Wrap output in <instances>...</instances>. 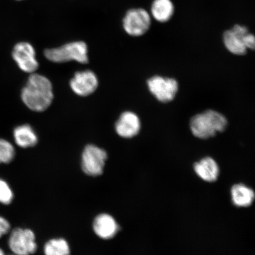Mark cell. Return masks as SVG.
I'll return each instance as SVG.
<instances>
[{"instance_id": "cell-1", "label": "cell", "mask_w": 255, "mask_h": 255, "mask_svg": "<svg viewBox=\"0 0 255 255\" xmlns=\"http://www.w3.org/2000/svg\"><path fill=\"white\" fill-rule=\"evenodd\" d=\"M21 97L31 111L43 112L50 106L53 100L52 83L45 76L33 73L22 89Z\"/></svg>"}, {"instance_id": "cell-2", "label": "cell", "mask_w": 255, "mask_h": 255, "mask_svg": "<svg viewBox=\"0 0 255 255\" xmlns=\"http://www.w3.org/2000/svg\"><path fill=\"white\" fill-rule=\"evenodd\" d=\"M228 121L219 112L209 110L196 115L190 121V128L197 138L207 139L215 136L217 133L225 131Z\"/></svg>"}, {"instance_id": "cell-3", "label": "cell", "mask_w": 255, "mask_h": 255, "mask_svg": "<svg viewBox=\"0 0 255 255\" xmlns=\"http://www.w3.org/2000/svg\"><path fill=\"white\" fill-rule=\"evenodd\" d=\"M87 43L82 41H72L64 45L44 50V55L50 61L65 63L76 61L86 64L89 62Z\"/></svg>"}, {"instance_id": "cell-4", "label": "cell", "mask_w": 255, "mask_h": 255, "mask_svg": "<svg viewBox=\"0 0 255 255\" xmlns=\"http://www.w3.org/2000/svg\"><path fill=\"white\" fill-rule=\"evenodd\" d=\"M151 24L150 14L145 9L142 8L129 9L123 20L124 31L132 37L143 36L148 31Z\"/></svg>"}, {"instance_id": "cell-5", "label": "cell", "mask_w": 255, "mask_h": 255, "mask_svg": "<svg viewBox=\"0 0 255 255\" xmlns=\"http://www.w3.org/2000/svg\"><path fill=\"white\" fill-rule=\"evenodd\" d=\"M150 93L159 102L166 104L170 103L176 97L179 85L176 79L155 75L146 81Z\"/></svg>"}, {"instance_id": "cell-6", "label": "cell", "mask_w": 255, "mask_h": 255, "mask_svg": "<svg viewBox=\"0 0 255 255\" xmlns=\"http://www.w3.org/2000/svg\"><path fill=\"white\" fill-rule=\"evenodd\" d=\"M108 154L104 149L89 144L83 151L81 165L83 171L90 176H99L103 173Z\"/></svg>"}, {"instance_id": "cell-7", "label": "cell", "mask_w": 255, "mask_h": 255, "mask_svg": "<svg viewBox=\"0 0 255 255\" xmlns=\"http://www.w3.org/2000/svg\"><path fill=\"white\" fill-rule=\"evenodd\" d=\"M8 247L15 255H33L37 248L36 236L30 229L16 228L9 236Z\"/></svg>"}, {"instance_id": "cell-8", "label": "cell", "mask_w": 255, "mask_h": 255, "mask_svg": "<svg viewBox=\"0 0 255 255\" xmlns=\"http://www.w3.org/2000/svg\"><path fill=\"white\" fill-rule=\"evenodd\" d=\"M12 57L22 71L33 73L39 68L36 50L31 44L26 41L15 44L12 50Z\"/></svg>"}, {"instance_id": "cell-9", "label": "cell", "mask_w": 255, "mask_h": 255, "mask_svg": "<svg viewBox=\"0 0 255 255\" xmlns=\"http://www.w3.org/2000/svg\"><path fill=\"white\" fill-rule=\"evenodd\" d=\"M248 33L247 27L239 24H236L231 29L225 31L223 34V41L229 52L237 56L246 55L248 49L243 40Z\"/></svg>"}, {"instance_id": "cell-10", "label": "cell", "mask_w": 255, "mask_h": 255, "mask_svg": "<svg viewBox=\"0 0 255 255\" xmlns=\"http://www.w3.org/2000/svg\"><path fill=\"white\" fill-rule=\"evenodd\" d=\"M98 79L90 70L75 73L70 81V87L80 97H87L95 92L98 87Z\"/></svg>"}, {"instance_id": "cell-11", "label": "cell", "mask_w": 255, "mask_h": 255, "mask_svg": "<svg viewBox=\"0 0 255 255\" xmlns=\"http://www.w3.org/2000/svg\"><path fill=\"white\" fill-rule=\"evenodd\" d=\"M141 123L137 115L131 111L124 112L116 124L117 134L124 138H132L138 134Z\"/></svg>"}, {"instance_id": "cell-12", "label": "cell", "mask_w": 255, "mask_h": 255, "mask_svg": "<svg viewBox=\"0 0 255 255\" xmlns=\"http://www.w3.org/2000/svg\"><path fill=\"white\" fill-rule=\"evenodd\" d=\"M119 225L113 216L102 213L96 217L93 223L95 234L105 240L113 238L119 231Z\"/></svg>"}, {"instance_id": "cell-13", "label": "cell", "mask_w": 255, "mask_h": 255, "mask_svg": "<svg viewBox=\"0 0 255 255\" xmlns=\"http://www.w3.org/2000/svg\"><path fill=\"white\" fill-rule=\"evenodd\" d=\"M194 170L201 179L207 182H213L218 179L220 171L218 163L210 157L202 158L196 162Z\"/></svg>"}, {"instance_id": "cell-14", "label": "cell", "mask_w": 255, "mask_h": 255, "mask_svg": "<svg viewBox=\"0 0 255 255\" xmlns=\"http://www.w3.org/2000/svg\"><path fill=\"white\" fill-rule=\"evenodd\" d=\"M14 141L23 148L33 147L38 142V137L33 128L28 124L16 127L13 132Z\"/></svg>"}, {"instance_id": "cell-15", "label": "cell", "mask_w": 255, "mask_h": 255, "mask_svg": "<svg viewBox=\"0 0 255 255\" xmlns=\"http://www.w3.org/2000/svg\"><path fill=\"white\" fill-rule=\"evenodd\" d=\"M233 203L239 207L250 206L255 199V193L253 189L244 184H235L231 190Z\"/></svg>"}, {"instance_id": "cell-16", "label": "cell", "mask_w": 255, "mask_h": 255, "mask_svg": "<svg viewBox=\"0 0 255 255\" xmlns=\"http://www.w3.org/2000/svg\"><path fill=\"white\" fill-rule=\"evenodd\" d=\"M174 12V6L171 0H154L151 7L152 17L159 23L170 20Z\"/></svg>"}, {"instance_id": "cell-17", "label": "cell", "mask_w": 255, "mask_h": 255, "mask_svg": "<svg viewBox=\"0 0 255 255\" xmlns=\"http://www.w3.org/2000/svg\"><path fill=\"white\" fill-rule=\"evenodd\" d=\"M44 255H70L71 250L65 239H52L44 245Z\"/></svg>"}, {"instance_id": "cell-18", "label": "cell", "mask_w": 255, "mask_h": 255, "mask_svg": "<svg viewBox=\"0 0 255 255\" xmlns=\"http://www.w3.org/2000/svg\"><path fill=\"white\" fill-rule=\"evenodd\" d=\"M15 149L7 140L0 138V164H8L13 160Z\"/></svg>"}, {"instance_id": "cell-19", "label": "cell", "mask_w": 255, "mask_h": 255, "mask_svg": "<svg viewBox=\"0 0 255 255\" xmlns=\"http://www.w3.org/2000/svg\"><path fill=\"white\" fill-rule=\"evenodd\" d=\"M14 199L13 192L5 181L0 178V203L9 205Z\"/></svg>"}, {"instance_id": "cell-20", "label": "cell", "mask_w": 255, "mask_h": 255, "mask_svg": "<svg viewBox=\"0 0 255 255\" xmlns=\"http://www.w3.org/2000/svg\"><path fill=\"white\" fill-rule=\"evenodd\" d=\"M10 224H9L7 220L2 216H0V238L8 234L9 230H10Z\"/></svg>"}, {"instance_id": "cell-21", "label": "cell", "mask_w": 255, "mask_h": 255, "mask_svg": "<svg viewBox=\"0 0 255 255\" xmlns=\"http://www.w3.org/2000/svg\"><path fill=\"white\" fill-rule=\"evenodd\" d=\"M244 43L247 49L254 50L255 47V38L253 34L249 32L244 37Z\"/></svg>"}, {"instance_id": "cell-22", "label": "cell", "mask_w": 255, "mask_h": 255, "mask_svg": "<svg viewBox=\"0 0 255 255\" xmlns=\"http://www.w3.org/2000/svg\"><path fill=\"white\" fill-rule=\"evenodd\" d=\"M0 255H5L4 252L3 251L1 248H0Z\"/></svg>"}, {"instance_id": "cell-23", "label": "cell", "mask_w": 255, "mask_h": 255, "mask_svg": "<svg viewBox=\"0 0 255 255\" xmlns=\"http://www.w3.org/2000/svg\"><path fill=\"white\" fill-rule=\"evenodd\" d=\"M15 1H23V0H15Z\"/></svg>"}, {"instance_id": "cell-24", "label": "cell", "mask_w": 255, "mask_h": 255, "mask_svg": "<svg viewBox=\"0 0 255 255\" xmlns=\"http://www.w3.org/2000/svg\"><path fill=\"white\" fill-rule=\"evenodd\" d=\"M15 255L12 254V255Z\"/></svg>"}]
</instances>
